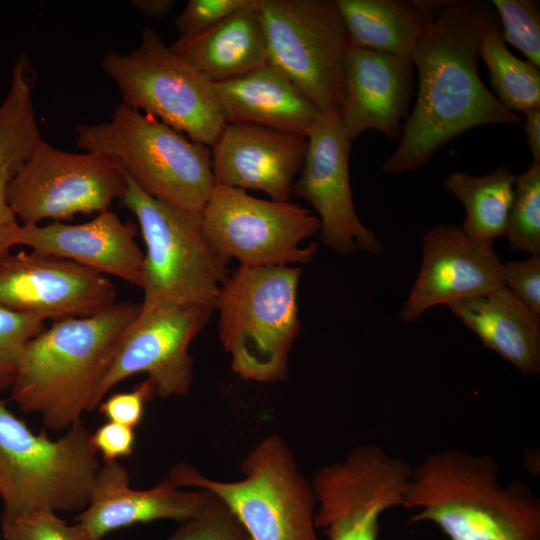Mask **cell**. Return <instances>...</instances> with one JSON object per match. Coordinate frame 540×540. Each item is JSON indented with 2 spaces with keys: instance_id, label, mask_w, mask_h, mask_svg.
I'll list each match as a JSON object with an SVG mask.
<instances>
[{
  "instance_id": "obj_1",
  "label": "cell",
  "mask_w": 540,
  "mask_h": 540,
  "mask_svg": "<svg viewBox=\"0 0 540 540\" xmlns=\"http://www.w3.org/2000/svg\"><path fill=\"white\" fill-rule=\"evenodd\" d=\"M497 19L492 4L445 1L428 21L412 63L418 94L395 151L383 162L385 174L416 170L453 138L483 125H521L482 82L478 45L485 27Z\"/></svg>"
},
{
  "instance_id": "obj_2",
  "label": "cell",
  "mask_w": 540,
  "mask_h": 540,
  "mask_svg": "<svg viewBox=\"0 0 540 540\" xmlns=\"http://www.w3.org/2000/svg\"><path fill=\"white\" fill-rule=\"evenodd\" d=\"M140 304L115 302L89 316L67 317L31 339L22 354L11 399L43 425L66 431L91 411L95 393L108 372Z\"/></svg>"
},
{
  "instance_id": "obj_3",
  "label": "cell",
  "mask_w": 540,
  "mask_h": 540,
  "mask_svg": "<svg viewBox=\"0 0 540 540\" xmlns=\"http://www.w3.org/2000/svg\"><path fill=\"white\" fill-rule=\"evenodd\" d=\"M488 454L445 449L413 468L403 507L449 540H540V501L514 479L503 486Z\"/></svg>"
},
{
  "instance_id": "obj_4",
  "label": "cell",
  "mask_w": 540,
  "mask_h": 540,
  "mask_svg": "<svg viewBox=\"0 0 540 540\" xmlns=\"http://www.w3.org/2000/svg\"><path fill=\"white\" fill-rule=\"evenodd\" d=\"M75 132L80 148L115 159L143 192L201 216L216 185L208 146L122 103L109 121Z\"/></svg>"
},
{
  "instance_id": "obj_5",
  "label": "cell",
  "mask_w": 540,
  "mask_h": 540,
  "mask_svg": "<svg viewBox=\"0 0 540 540\" xmlns=\"http://www.w3.org/2000/svg\"><path fill=\"white\" fill-rule=\"evenodd\" d=\"M300 278L294 266H239L221 286L215 305L219 338L242 379L268 383L288 377L300 332Z\"/></svg>"
},
{
  "instance_id": "obj_6",
  "label": "cell",
  "mask_w": 540,
  "mask_h": 540,
  "mask_svg": "<svg viewBox=\"0 0 540 540\" xmlns=\"http://www.w3.org/2000/svg\"><path fill=\"white\" fill-rule=\"evenodd\" d=\"M82 419L56 440L34 433L0 399L2 520L48 509L82 511L101 467Z\"/></svg>"
},
{
  "instance_id": "obj_7",
  "label": "cell",
  "mask_w": 540,
  "mask_h": 540,
  "mask_svg": "<svg viewBox=\"0 0 540 540\" xmlns=\"http://www.w3.org/2000/svg\"><path fill=\"white\" fill-rule=\"evenodd\" d=\"M243 477L219 481L186 462L174 464L167 479L176 487L207 490L237 516L252 540H321L315 525L316 497L286 441L262 438L240 463Z\"/></svg>"
},
{
  "instance_id": "obj_8",
  "label": "cell",
  "mask_w": 540,
  "mask_h": 540,
  "mask_svg": "<svg viewBox=\"0 0 540 540\" xmlns=\"http://www.w3.org/2000/svg\"><path fill=\"white\" fill-rule=\"evenodd\" d=\"M125 176L121 202L138 220L146 247L141 306L189 304L215 310L219 290L230 276L229 261L206 240L201 216L149 196Z\"/></svg>"
},
{
  "instance_id": "obj_9",
  "label": "cell",
  "mask_w": 540,
  "mask_h": 540,
  "mask_svg": "<svg viewBox=\"0 0 540 540\" xmlns=\"http://www.w3.org/2000/svg\"><path fill=\"white\" fill-rule=\"evenodd\" d=\"M122 104L149 114L194 142L211 147L227 124L213 83L186 63L149 26L129 53L108 52L101 61Z\"/></svg>"
},
{
  "instance_id": "obj_10",
  "label": "cell",
  "mask_w": 540,
  "mask_h": 540,
  "mask_svg": "<svg viewBox=\"0 0 540 540\" xmlns=\"http://www.w3.org/2000/svg\"><path fill=\"white\" fill-rule=\"evenodd\" d=\"M269 63L322 113L340 110L351 47L336 0H257Z\"/></svg>"
},
{
  "instance_id": "obj_11",
  "label": "cell",
  "mask_w": 540,
  "mask_h": 540,
  "mask_svg": "<svg viewBox=\"0 0 540 540\" xmlns=\"http://www.w3.org/2000/svg\"><path fill=\"white\" fill-rule=\"evenodd\" d=\"M201 228L222 257L238 260L241 267L292 266L312 262L317 245L302 242L319 232L320 222L298 204L216 184L201 214Z\"/></svg>"
},
{
  "instance_id": "obj_12",
  "label": "cell",
  "mask_w": 540,
  "mask_h": 540,
  "mask_svg": "<svg viewBox=\"0 0 540 540\" xmlns=\"http://www.w3.org/2000/svg\"><path fill=\"white\" fill-rule=\"evenodd\" d=\"M127 179L113 158L66 152L44 140L7 188L8 204L22 225L62 222L76 214L102 213L121 200Z\"/></svg>"
},
{
  "instance_id": "obj_13",
  "label": "cell",
  "mask_w": 540,
  "mask_h": 540,
  "mask_svg": "<svg viewBox=\"0 0 540 540\" xmlns=\"http://www.w3.org/2000/svg\"><path fill=\"white\" fill-rule=\"evenodd\" d=\"M412 471L407 461L366 443L320 467L311 480L317 530L329 540H378L380 516L403 507Z\"/></svg>"
},
{
  "instance_id": "obj_14",
  "label": "cell",
  "mask_w": 540,
  "mask_h": 540,
  "mask_svg": "<svg viewBox=\"0 0 540 540\" xmlns=\"http://www.w3.org/2000/svg\"><path fill=\"white\" fill-rule=\"evenodd\" d=\"M213 309L189 304L142 307L128 327L91 406L98 408L108 392L138 373L147 374L157 396L185 395L194 380L189 346L208 323Z\"/></svg>"
},
{
  "instance_id": "obj_15",
  "label": "cell",
  "mask_w": 540,
  "mask_h": 540,
  "mask_svg": "<svg viewBox=\"0 0 540 540\" xmlns=\"http://www.w3.org/2000/svg\"><path fill=\"white\" fill-rule=\"evenodd\" d=\"M307 150L292 194L318 213L322 242L339 254H380L383 245L360 221L353 202L349 157L352 142L338 114L320 113L306 136Z\"/></svg>"
},
{
  "instance_id": "obj_16",
  "label": "cell",
  "mask_w": 540,
  "mask_h": 540,
  "mask_svg": "<svg viewBox=\"0 0 540 540\" xmlns=\"http://www.w3.org/2000/svg\"><path fill=\"white\" fill-rule=\"evenodd\" d=\"M116 294L105 275L64 258L32 250L0 260V306L43 321L96 314Z\"/></svg>"
},
{
  "instance_id": "obj_17",
  "label": "cell",
  "mask_w": 540,
  "mask_h": 540,
  "mask_svg": "<svg viewBox=\"0 0 540 540\" xmlns=\"http://www.w3.org/2000/svg\"><path fill=\"white\" fill-rule=\"evenodd\" d=\"M501 266L494 251L477 246L460 227H432L423 236L420 270L399 320L412 322L432 307L447 306L503 286Z\"/></svg>"
},
{
  "instance_id": "obj_18",
  "label": "cell",
  "mask_w": 540,
  "mask_h": 540,
  "mask_svg": "<svg viewBox=\"0 0 540 540\" xmlns=\"http://www.w3.org/2000/svg\"><path fill=\"white\" fill-rule=\"evenodd\" d=\"M216 184L289 201L303 166L307 138L267 127L227 123L211 146Z\"/></svg>"
},
{
  "instance_id": "obj_19",
  "label": "cell",
  "mask_w": 540,
  "mask_h": 540,
  "mask_svg": "<svg viewBox=\"0 0 540 540\" xmlns=\"http://www.w3.org/2000/svg\"><path fill=\"white\" fill-rule=\"evenodd\" d=\"M413 63L391 54L350 47L339 118L353 141L366 130L400 140L409 116Z\"/></svg>"
},
{
  "instance_id": "obj_20",
  "label": "cell",
  "mask_w": 540,
  "mask_h": 540,
  "mask_svg": "<svg viewBox=\"0 0 540 540\" xmlns=\"http://www.w3.org/2000/svg\"><path fill=\"white\" fill-rule=\"evenodd\" d=\"M209 492L182 490L163 478L154 487L135 490L129 473L118 461L101 465L87 507L72 524L77 540H101L107 534L138 523L158 520L181 522L194 516Z\"/></svg>"
},
{
  "instance_id": "obj_21",
  "label": "cell",
  "mask_w": 540,
  "mask_h": 540,
  "mask_svg": "<svg viewBox=\"0 0 540 540\" xmlns=\"http://www.w3.org/2000/svg\"><path fill=\"white\" fill-rule=\"evenodd\" d=\"M136 228L110 210L81 224L54 221L21 225L17 245L57 256L103 275L141 287L144 253L136 242Z\"/></svg>"
},
{
  "instance_id": "obj_22",
  "label": "cell",
  "mask_w": 540,
  "mask_h": 540,
  "mask_svg": "<svg viewBox=\"0 0 540 540\" xmlns=\"http://www.w3.org/2000/svg\"><path fill=\"white\" fill-rule=\"evenodd\" d=\"M213 86L227 123L257 125L306 137L322 113L270 63Z\"/></svg>"
},
{
  "instance_id": "obj_23",
  "label": "cell",
  "mask_w": 540,
  "mask_h": 540,
  "mask_svg": "<svg viewBox=\"0 0 540 540\" xmlns=\"http://www.w3.org/2000/svg\"><path fill=\"white\" fill-rule=\"evenodd\" d=\"M447 307L486 348L524 375L540 372V317L505 286Z\"/></svg>"
},
{
  "instance_id": "obj_24",
  "label": "cell",
  "mask_w": 540,
  "mask_h": 540,
  "mask_svg": "<svg viewBox=\"0 0 540 540\" xmlns=\"http://www.w3.org/2000/svg\"><path fill=\"white\" fill-rule=\"evenodd\" d=\"M169 47L213 84L269 63L257 0L198 35L178 38Z\"/></svg>"
},
{
  "instance_id": "obj_25",
  "label": "cell",
  "mask_w": 540,
  "mask_h": 540,
  "mask_svg": "<svg viewBox=\"0 0 540 540\" xmlns=\"http://www.w3.org/2000/svg\"><path fill=\"white\" fill-rule=\"evenodd\" d=\"M336 2L352 46L412 59L428 23L414 1Z\"/></svg>"
},
{
  "instance_id": "obj_26",
  "label": "cell",
  "mask_w": 540,
  "mask_h": 540,
  "mask_svg": "<svg viewBox=\"0 0 540 540\" xmlns=\"http://www.w3.org/2000/svg\"><path fill=\"white\" fill-rule=\"evenodd\" d=\"M42 141L30 88L10 85L0 105V260L17 245L21 226L8 204L7 188Z\"/></svg>"
},
{
  "instance_id": "obj_27",
  "label": "cell",
  "mask_w": 540,
  "mask_h": 540,
  "mask_svg": "<svg viewBox=\"0 0 540 540\" xmlns=\"http://www.w3.org/2000/svg\"><path fill=\"white\" fill-rule=\"evenodd\" d=\"M515 177L507 165L501 164L485 175L456 171L444 180L445 189L465 208L460 229L486 251H493L495 240L506 234Z\"/></svg>"
},
{
  "instance_id": "obj_28",
  "label": "cell",
  "mask_w": 540,
  "mask_h": 540,
  "mask_svg": "<svg viewBox=\"0 0 540 540\" xmlns=\"http://www.w3.org/2000/svg\"><path fill=\"white\" fill-rule=\"evenodd\" d=\"M478 56L487 66L495 96L506 108L524 114L540 106L539 68L518 58L507 48L498 18L483 30Z\"/></svg>"
},
{
  "instance_id": "obj_29",
  "label": "cell",
  "mask_w": 540,
  "mask_h": 540,
  "mask_svg": "<svg viewBox=\"0 0 540 540\" xmlns=\"http://www.w3.org/2000/svg\"><path fill=\"white\" fill-rule=\"evenodd\" d=\"M513 250L540 256V162L515 177L506 234Z\"/></svg>"
},
{
  "instance_id": "obj_30",
  "label": "cell",
  "mask_w": 540,
  "mask_h": 540,
  "mask_svg": "<svg viewBox=\"0 0 540 540\" xmlns=\"http://www.w3.org/2000/svg\"><path fill=\"white\" fill-rule=\"evenodd\" d=\"M501 36L526 60L540 68V3L536 0H493Z\"/></svg>"
},
{
  "instance_id": "obj_31",
  "label": "cell",
  "mask_w": 540,
  "mask_h": 540,
  "mask_svg": "<svg viewBox=\"0 0 540 540\" xmlns=\"http://www.w3.org/2000/svg\"><path fill=\"white\" fill-rule=\"evenodd\" d=\"M164 540H252V538L231 509L220 498L209 492L200 511L179 522L178 527Z\"/></svg>"
},
{
  "instance_id": "obj_32",
  "label": "cell",
  "mask_w": 540,
  "mask_h": 540,
  "mask_svg": "<svg viewBox=\"0 0 540 540\" xmlns=\"http://www.w3.org/2000/svg\"><path fill=\"white\" fill-rule=\"evenodd\" d=\"M45 328L37 317L0 306V392L10 390L26 345Z\"/></svg>"
},
{
  "instance_id": "obj_33",
  "label": "cell",
  "mask_w": 540,
  "mask_h": 540,
  "mask_svg": "<svg viewBox=\"0 0 540 540\" xmlns=\"http://www.w3.org/2000/svg\"><path fill=\"white\" fill-rule=\"evenodd\" d=\"M2 533L5 540H77L72 525L48 509L2 520Z\"/></svg>"
},
{
  "instance_id": "obj_34",
  "label": "cell",
  "mask_w": 540,
  "mask_h": 540,
  "mask_svg": "<svg viewBox=\"0 0 540 540\" xmlns=\"http://www.w3.org/2000/svg\"><path fill=\"white\" fill-rule=\"evenodd\" d=\"M254 0H189L175 18L179 38L198 35L217 25Z\"/></svg>"
},
{
  "instance_id": "obj_35",
  "label": "cell",
  "mask_w": 540,
  "mask_h": 540,
  "mask_svg": "<svg viewBox=\"0 0 540 540\" xmlns=\"http://www.w3.org/2000/svg\"><path fill=\"white\" fill-rule=\"evenodd\" d=\"M501 280L503 286L540 317V256L502 263Z\"/></svg>"
},
{
  "instance_id": "obj_36",
  "label": "cell",
  "mask_w": 540,
  "mask_h": 540,
  "mask_svg": "<svg viewBox=\"0 0 540 540\" xmlns=\"http://www.w3.org/2000/svg\"><path fill=\"white\" fill-rule=\"evenodd\" d=\"M155 396L154 385L146 378L130 391L111 394L98 410L107 421L135 428L143 419L146 404Z\"/></svg>"
},
{
  "instance_id": "obj_37",
  "label": "cell",
  "mask_w": 540,
  "mask_h": 540,
  "mask_svg": "<svg viewBox=\"0 0 540 540\" xmlns=\"http://www.w3.org/2000/svg\"><path fill=\"white\" fill-rule=\"evenodd\" d=\"M135 439L134 428L107 421L91 432L90 440L95 452L101 454L104 463H108L130 456L134 451Z\"/></svg>"
},
{
  "instance_id": "obj_38",
  "label": "cell",
  "mask_w": 540,
  "mask_h": 540,
  "mask_svg": "<svg viewBox=\"0 0 540 540\" xmlns=\"http://www.w3.org/2000/svg\"><path fill=\"white\" fill-rule=\"evenodd\" d=\"M523 126L533 161L540 162V106L524 113Z\"/></svg>"
},
{
  "instance_id": "obj_39",
  "label": "cell",
  "mask_w": 540,
  "mask_h": 540,
  "mask_svg": "<svg viewBox=\"0 0 540 540\" xmlns=\"http://www.w3.org/2000/svg\"><path fill=\"white\" fill-rule=\"evenodd\" d=\"M173 0H132L129 5L146 17L160 20L164 18L174 6Z\"/></svg>"
},
{
  "instance_id": "obj_40",
  "label": "cell",
  "mask_w": 540,
  "mask_h": 540,
  "mask_svg": "<svg viewBox=\"0 0 540 540\" xmlns=\"http://www.w3.org/2000/svg\"><path fill=\"white\" fill-rule=\"evenodd\" d=\"M3 492V482H2V479L0 477V495L2 494Z\"/></svg>"
}]
</instances>
